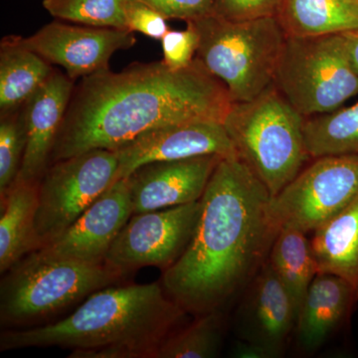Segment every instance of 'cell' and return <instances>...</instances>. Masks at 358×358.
Instances as JSON below:
<instances>
[{
	"label": "cell",
	"mask_w": 358,
	"mask_h": 358,
	"mask_svg": "<svg viewBox=\"0 0 358 358\" xmlns=\"http://www.w3.org/2000/svg\"><path fill=\"white\" fill-rule=\"evenodd\" d=\"M231 103L226 87L196 58L180 70L159 61L100 71L75 85L50 164L92 150H115L169 124L223 122Z\"/></svg>",
	"instance_id": "1"
},
{
	"label": "cell",
	"mask_w": 358,
	"mask_h": 358,
	"mask_svg": "<svg viewBox=\"0 0 358 358\" xmlns=\"http://www.w3.org/2000/svg\"><path fill=\"white\" fill-rule=\"evenodd\" d=\"M272 199L238 155L219 162L202 195L192 240L160 280L186 312L218 310L267 261L281 229Z\"/></svg>",
	"instance_id": "2"
},
{
	"label": "cell",
	"mask_w": 358,
	"mask_h": 358,
	"mask_svg": "<svg viewBox=\"0 0 358 358\" xmlns=\"http://www.w3.org/2000/svg\"><path fill=\"white\" fill-rule=\"evenodd\" d=\"M186 313L160 282L110 286L58 322L6 329L0 350L60 348L71 350L69 358H155Z\"/></svg>",
	"instance_id": "3"
},
{
	"label": "cell",
	"mask_w": 358,
	"mask_h": 358,
	"mask_svg": "<svg viewBox=\"0 0 358 358\" xmlns=\"http://www.w3.org/2000/svg\"><path fill=\"white\" fill-rule=\"evenodd\" d=\"M305 120L274 84L253 100L231 103L224 117L238 157L273 197L313 159L306 145Z\"/></svg>",
	"instance_id": "4"
},
{
	"label": "cell",
	"mask_w": 358,
	"mask_h": 358,
	"mask_svg": "<svg viewBox=\"0 0 358 358\" xmlns=\"http://www.w3.org/2000/svg\"><path fill=\"white\" fill-rule=\"evenodd\" d=\"M186 23L199 35L195 58L226 87L232 103L253 100L274 84L287 39L275 16L231 21L211 13Z\"/></svg>",
	"instance_id": "5"
},
{
	"label": "cell",
	"mask_w": 358,
	"mask_h": 358,
	"mask_svg": "<svg viewBox=\"0 0 358 358\" xmlns=\"http://www.w3.org/2000/svg\"><path fill=\"white\" fill-rule=\"evenodd\" d=\"M0 284V324L20 327L74 305L126 275L106 263L47 260L34 254L4 273Z\"/></svg>",
	"instance_id": "6"
},
{
	"label": "cell",
	"mask_w": 358,
	"mask_h": 358,
	"mask_svg": "<svg viewBox=\"0 0 358 358\" xmlns=\"http://www.w3.org/2000/svg\"><path fill=\"white\" fill-rule=\"evenodd\" d=\"M274 85L305 117L333 112L358 95V75L341 34L287 36Z\"/></svg>",
	"instance_id": "7"
},
{
	"label": "cell",
	"mask_w": 358,
	"mask_h": 358,
	"mask_svg": "<svg viewBox=\"0 0 358 358\" xmlns=\"http://www.w3.org/2000/svg\"><path fill=\"white\" fill-rule=\"evenodd\" d=\"M117 171L114 150L101 148L49 164L39 181L35 219L38 250L61 236L109 189L117 180Z\"/></svg>",
	"instance_id": "8"
},
{
	"label": "cell",
	"mask_w": 358,
	"mask_h": 358,
	"mask_svg": "<svg viewBox=\"0 0 358 358\" xmlns=\"http://www.w3.org/2000/svg\"><path fill=\"white\" fill-rule=\"evenodd\" d=\"M358 199V155H324L273 197L280 228L313 232Z\"/></svg>",
	"instance_id": "9"
},
{
	"label": "cell",
	"mask_w": 358,
	"mask_h": 358,
	"mask_svg": "<svg viewBox=\"0 0 358 358\" xmlns=\"http://www.w3.org/2000/svg\"><path fill=\"white\" fill-rule=\"evenodd\" d=\"M201 199L192 203L133 214L115 240L105 263L128 274L148 266L171 267L193 236Z\"/></svg>",
	"instance_id": "10"
},
{
	"label": "cell",
	"mask_w": 358,
	"mask_h": 358,
	"mask_svg": "<svg viewBox=\"0 0 358 358\" xmlns=\"http://www.w3.org/2000/svg\"><path fill=\"white\" fill-rule=\"evenodd\" d=\"M22 39L50 64L61 66L73 81L109 69L110 59L136 44L134 32L119 28L49 23Z\"/></svg>",
	"instance_id": "11"
},
{
	"label": "cell",
	"mask_w": 358,
	"mask_h": 358,
	"mask_svg": "<svg viewBox=\"0 0 358 358\" xmlns=\"http://www.w3.org/2000/svg\"><path fill=\"white\" fill-rule=\"evenodd\" d=\"M131 215L128 179H120L90 205L61 236L33 254L47 260L105 263L108 252Z\"/></svg>",
	"instance_id": "12"
},
{
	"label": "cell",
	"mask_w": 358,
	"mask_h": 358,
	"mask_svg": "<svg viewBox=\"0 0 358 358\" xmlns=\"http://www.w3.org/2000/svg\"><path fill=\"white\" fill-rule=\"evenodd\" d=\"M119 160L117 180L128 178L150 162L217 155H237L222 122L213 120L181 122L152 129L114 150Z\"/></svg>",
	"instance_id": "13"
},
{
	"label": "cell",
	"mask_w": 358,
	"mask_h": 358,
	"mask_svg": "<svg viewBox=\"0 0 358 358\" xmlns=\"http://www.w3.org/2000/svg\"><path fill=\"white\" fill-rule=\"evenodd\" d=\"M223 157L155 162L129 176L133 214L192 203L201 199L212 173Z\"/></svg>",
	"instance_id": "14"
},
{
	"label": "cell",
	"mask_w": 358,
	"mask_h": 358,
	"mask_svg": "<svg viewBox=\"0 0 358 358\" xmlns=\"http://www.w3.org/2000/svg\"><path fill=\"white\" fill-rule=\"evenodd\" d=\"M75 81L58 70L22 107L26 150L18 178L39 182L50 164L52 150L69 105Z\"/></svg>",
	"instance_id": "15"
},
{
	"label": "cell",
	"mask_w": 358,
	"mask_h": 358,
	"mask_svg": "<svg viewBox=\"0 0 358 358\" xmlns=\"http://www.w3.org/2000/svg\"><path fill=\"white\" fill-rule=\"evenodd\" d=\"M298 310L268 261L257 274L245 310L244 341L262 345L279 357L294 327Z\"/></svg>",
	"instance_id": "16"
},
{
	"label": "cell",
	"mask_w": 358,
	"mask_h": 358,
	"mask_svg": "<svg viewBox=\"0 0 358 358\" xmlns=\"http://www.w3.org/2000/svg\"><path fill=\"white\" fill-rule=\"evenodd\" d=\"M358 301L345 280L319 273L308 287L296 317V341L305 350L319 348Z\"/></svg>",
	"instance_id": "17"
},
{
	"label": "cell",
	"mask_w": 358,
	"mask_h": 358,
	"mask_svg": "<svg viewBox=\"0 0 358 358\" xmlns=\"http://www.w3.org/2000/svg\"><path fill=\"white\" fill-rule=\"evenodd\" d=\"M39 182L20 178L0 195V273L39 249L35 230Z\"/></svg>",
	"instance_id": "18"
},
{
	"label": "cell",
	"mask_w": 358,
	"mask_h": 358,
	"mask_svg": "<svg viewBox=\"0 0 358 358\" xmlns=\"http://www.w3.org/2000/svg\"><path fill=\"white\" fill-rule=\"evenodd\" d=\"M310 243L319 273L345 280L358 299V199L313 231Z\"/></svg>",
	"instance_id": "19"
},
{
	"label": "cell",
	"mask_w": 358,
	"mask_h": 358,
	"mask_svg": "<svg viewBox=\"0 0 358 358\" xmlns=\"http://www.w3.org/2000/svg\"><path fill=\"white\" fill-rule=\"evenodd\" d=\"M54 68L22 42L6 36L0 43V110H20L53 74Z\"/></svg>",
	"instance_id": "20"
},
{
	"label": "cell",
	"mask_w": 358,
	"mask_h": 358,
	"mask_svg": "<svg viewBox=\"0 0 358 358\" xmlns=\"http://www.w3.org/2000/svg\"><path fill=\"white\" fill-rule=\"evenodd\" d=\"M275 17L288 37L358 30V0H280Z\"/></svg>",
	"instance_id": "21"
},
{
	"label": "cell",
	"mask_w": 358,
	"mask_h": 358,
	"mask_svg": "<svg viewBox=\"0 0 358 358\" xmlns=\"http://www.w3.org/2000/svg\"><path fill=\"white\" fill-rule=\"evenodd\" d=\"M268 255L271 267L288 289L299 313L308 287L319 274L307 233L293 227H282Z\"/></svg>",
	"instance_id": "22"
},
{
	"label": "cell",
	"mask_w": 358,
	"mask_h": 358,
	"mask_svg": "<svg viewBox=\"0 0 358 358\" xmlns=\"http://www.w3.org/2000/svg\"><path fill=\"white\" fill-rule=\"evenodd\" d=\"M303 133L313 159L324 155H358V102L306 117Z\"/></svg>",
	"instance_id": "23"
},
{
	"label": "cell",
	"mask_w": 358,
	"mask_h": 358,
	"mask_svg": "<svg viewBox=\"0 0 358 358\" xmlns=\"http://www.w3.org/2000/svg\"><path fill=\"white\" fill-rule=\"evenodd\" d=\"M222 320L218 310L169 334L155 358H211L218 357L223 341Z\"/></svg>",
	"instance_id": "24"
},
{
	"label": "cell",
	"mask_w": 358,
	"mask_h": 358,
	"mask_svg": "<svg viewBox=\"0 0 358 358\" xmlns=\"http://www.w3.org/2000/svg\"><path fill=\"white\" fill-rule=\"evenodd\" d=\"M126 4L127 0H43L44 8L59 20L119 29H129Z\"/></svg>",
	"instance_id": "25"
},
{
	"label": "cell",
	"mask_w": 358,
	"mask_h": 358,
	"mask_svg": "<svg viewBox=\"0 0 358 358\" xmlns=\"http://www.w3.org/2000/svg\"><path fill=\"white\" fill-rule=\"evenodd\" d=\"M26 128L22 108L1 115L0 120V195L13 185L20 176L24 157Z\"/></svg>",
	"instance_id": "26"
},
{
	"label": "cell",
	"mask_w": 358,
	"mask_h": 358,
	"mask_svg": "<svg viewBox=\"0 0 358 358\" xmlns=\"http://www.w3.org/2000/svg\"><path fill=\"white\" fill-rule=\"evenodd\" d=\"M199 35L192 24L185 30H169L162 37V46L164 64L171 70L188 67L196 56Z\"/></svg>",
	"instance_id": "27"
},
{
	"label": "cell",
	"mask_w": 358,
	"mask_h": 358,
	"mask_svg": "<svg viewBox=\"0 0 358 358\" xmlns=\"http://www.w3.org/2000/svg\"><path fill=\"white\" fill-rule=\"evenodd\" d=\"M280 0H214L213 13L224 20L246 21L275 16Z\"/></svg>",
	"instance_id": "28"
},
{
	"label": "cell",
	"mask_w": 358,
	"mask_h": 358,
	"mask_svg": "<svg viewBox=\"0 0 358 358\" xmlns=\"http://www.w3.org/2000/svg\"><path fill=\"white\" fill-rule=\"evenodd\" d=\"M126 15L128 28L150 38L162 39L169 31L166 20L152 7L136 0H127Z\"/></svg>",
	"instance_id": "29"
},
{
	"label": "cell",
	"mask_w": 358,
	"mask_h": 358,
	"mask_svg": "<svg viewBox=\"0 0 358 358\" xmlns=\"http://www.w3.org/2000/svg\"><path fill=\"white\" fill-rule=\"evenodd\" d=\"M152 7L166 20H197L213 13L214 0H136Z\"/></svg>",
	"instance_id": "30"
},
{
	"label": "cell",
	"mask_w": 358,
	"mask_h": 358,
	"mask_svg": "<svg viewBox=\"0 0 358 358\" xmlns=\"http://www.w3.org/2000/svg\"><path fill=\"white\" fill-rule=\"evenodd\" d=\"M232 357L236 358H275L270 350L251 341H238L233 348Z\"/></svg>",
	"instance_id": "31"
},
{
	"label": "cell",
	"mask_w": 358,
	"mask_h": 358,
	"mask_svg": "<svg viewBox=\"0 0 358 358\" xmlns=\"http://www.w3.org/2000/svg\"><path fill=\"white\" fill-rule=\"evenodd\" d=\"M341 35L345 43L348 59L358 75V30L341 33Z\"/></svg>",
	"instance_id": "32"
}]
</instances>
